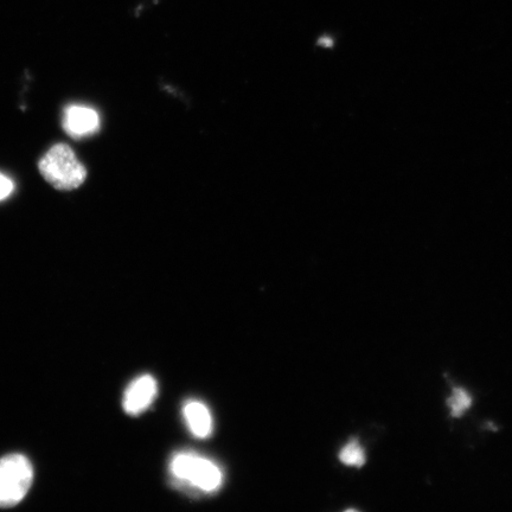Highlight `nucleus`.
<instances>
[{"mask_svg":"<svg viewBox=\"0 0 512 512\" xmlns=\"http://www.w3.org/2000/svg\"><path fill=\"white\" fill-rule=\"evenodd\" d=\"M473 405V399L469 392L464 388H454L450 399L447 400V406L450 407L453 418H462Z\"/></svg>","mask_w":512,"mask_h":512,"instance_id":"nucleus-7","label":"nucleus"},{"mask_svg":"<svg viewBox=\"0 0 512 512\" xmlns=\"http://www.w3.org/2000/svg\"><path fill=\"white\" fill-rule=\"evenodd\" d=\"M63 127L74 139L93 136L100 128L99 114L91 107L69 106L63 115Z\"/></svg>","mask_w":512,"mask_h":512,"instance_id":"nucleus-5","label":"nucleus"},{"mask_svg":"<svg viewBox=\"0 0 512 512\" xmlns=\"http://www.w3.org/2000/svg\"><path fill=\"white\" fill-rule=\"evenodd\" d=\"M157 382L151 375H143L131 382L124 395V409L128 415L142 414L155 401Z\"/></svg>","mask_w":512,"mask_h":512,"instance_id":"nucleus-4","label":"nucleus"},{"mask_svg":"<svg viewBox=\"0 0 512 512\" xmlns=\"http://www.w3.org/2000/svg\"><path fill=\"white\" fill-rule=\"evenodd\" d=\"M184 418L189 430L197 438H207L213 431V419L209 409L200 401H189L184 406Z\"/></svg>","mask_w":512,"mask_h":512,"instance_id":"nucleus-6","label":"nucleus"},{"mask_svg":"<svg viewBox=\"0 0 512 512\" xmlns=\"http://www.w3.org/2000/svg\"><path fill=\"white\" fill-rule=\"evenodd\" d=\"M34 469L23 454H9L0 459V508H12L27 496Z\"/></svg>","mask_w":512,"mask_h":512,"instance_id":"nucleus-2","label":"nucleus"},{"mask_svg":"<svg viewBox=\"0 0 512 512\" xmlns=\"http://www.w3.org/2000/svg\"><path fill=\"white\" fill-rule=\"evenodd\" d=\"M15 191V184L8 176L0 174V202L6 200Z\"/></svg>","mask_w":512,"mask_h":512,"instance_id":"nucleus-9","label":"nucleus"},{"mask_svg":"<svg viewBox=\"0 0 512 512\" xmlns=\"http://www.w3.org/2000/svg\"><path fill=\"white\" fill-rule=\"evenodd\" d=\"M41 175L59 190H74L81 187L87 178V170L66 144H57L38 163Z\"/></svg>","mask_w":512,"mask_h":512,"instance_id":"nucleus-1","label":"nucleus"},{"mask_svg":"<svg viewBox=\"0 0 512 512\" xmlns=\"http://www.w3.org/2000/svg\"><path fill=\"white\" fill-rule=\"evenodd\" d=\"M170 470L177 479L206 492L216 491L222 485L220 467L194 453L177 454L171 460Z\"/></svg>","mask_w":512,"mask_h":512,"instance_id":"nucleus-3","label":"nucleus"},{"mask_svg":"<svg viewBox=\"0 0 512 512\" xmlns=\"http://www.w3.org/2000/svg\"><path fill=\"white\" fill-rule=\"evenodd\" d=\"M339 459L345 465L362 467L366 464V452L357 440H351L339 454Z\"/></svg>","mask_w":512,"mask_h":512,"instance_id":"nucleus-8","label":"nucleus"}]
</instances>
